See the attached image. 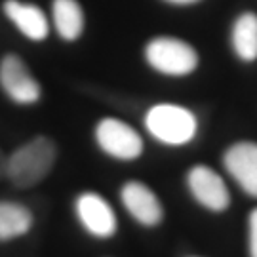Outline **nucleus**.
Returning <instances> with one entry per match:
<instances>
[{"label": "nucleus", "mask_w": 257, "mask_h": 257, "mask_svg": "<svg viewBox=\"0 0 257 257\" xmlns=\"http://www.w3.org/2000/svg\"><path fill=\"white\" fill-rule=\"evenodd\" d=\"M57 162V145L48 136H37L19 145L6 160V177L19 191L40 185Z\"/></svg>", "instance_id": "nucleus-1"}, {"label": "nucleus", "mask_w": 257, "mask_h": 257, "mask_svg": "<svg viewBox=\"0 0 257 257\" xmlns=\"http://www.w3.org/2000/svg\"><path fill=\"white\" fill-rule=\"evenodd\" d=\"M143 126L156 143L179 149L191 145L198 138L200 122L193 110L179 103H155L145 112Z\"/></svg>", "instance_id": "nucleus-2"}, {"label": "nucleus", "mask_w": 257, "mask_h": 257, "mask_svg": "<svg viewBox=\"0 0 257 257\" xmlns=\"http://www.w3.org/2000/svg\"><path fill=\"white\" fill-rule=\"evenodd\" d=\"M143 55L153 71L175 78L193 74L200 63L198 52L194 50L193 44L175 37L151 38L145 44Z\"/></svg>", "instance_id": "nucleus-3"}, {"label": "nucleus", "mask_w": 257, "mask_h": 257, "mask_svg": "<svg viewBox=\"0 0 257 257\" xmlns=\"http://www.w3.org/2000/svg\"><path fill=\"white\" fill-rule=\"evenodd\" d=\"M93 143L99 153L116 162H134L145 153V141L132 124L116 116H105L93 126Z\"/></svg>", "instance_id": "nucleus-4"}, {"label": "nucleus", "mask_w": 257, "mask_h": 257, "mask_svg": "<svg viewBox=\"0 0 257 257\" xmlns=\"http://www.w3.org/2000/svg\"><path fill=\"white\" fill-rule=\"evenodd\" d=\"M187 193L202 210L210 213H225L230 208L232 196L225 177L208 164H194L185 174Z\"/></svg>", "instance_id": "nucleus-5"}, {"label": "nucleus", "mask_w": 257, "mask_h": 257, "mask_svg": "<svg viewBox=\"0 0 257 257\" xmlns=\"http://www.w3.org/2000/svg\"><path fill=\"white\" fill-rule=\"evenodd\" d=\"M74 217L80 229L95 240H110L118 234V217L110 202L97 191H82L74 196Z\"/></svg>", "instance_id": "nucleus-6"}, {"label": "nucleus", "mask_w": 257, "mask_h": 257, "mask_svg": "<svg viewBox=\"0 0 257 257\" xmlns=\"http://www.w3.org/2000/svg\"><path fill=\"white\" fill-rule=\"evenodd\" d=\"M120 204L124 211L143 229H156L164 223L166 210L160 196L145 181L128 179L120 187Z\"/></svg>", "instance_id": "nucleus-7"}, {"label": "nucleus", "mask_w": 257, "mask_h": 257, "mask_svg": "<svg viewBox=\"0 0 257 257\" xmlns=\"http://www.w3.org/2000/svg\"><path fill=\"white\" fill-rule=\"evenodd\" d=\"M0 88L16 105H35L42 97V86L33 76L27 63L16 54L0 59Z\"/></svg>", "instance_id": "nucleus-8"}, {"label": "nucleus", "mask_w": 257, "mask_h": 257, "mask_svg": "<svg viewBox=\"0 0 257 257\" xmlns=\"http://www.w3.org/2000/svg\"><path fill=\"white\" fill-rule=\"evenodd\" d=\"M221 164L225 174L242 193L257 200V141H234L223 151Z\"/></svg>", "instance_id": "nucleus-9"}, {"label": "nucleus", "mask_w": 257, "mask_h": 257, "mask_svg": "<svg viewBox=\"0 0 257 257\" xmlns=\"http://www.w3.org/2000/svg\"><path fill=\"white\" fill-rule=\"evenodd\" d=\"M4 14L19 33L33 42H42L50 35V21L37 4H29L21 0H6Z\"/></svg>", "instance_id": "nucleus-10"}, {"label": "nucleus", "mask_w": 257, "mask_h": 257, "mask_svg": "<svg viewBox=\"0 0 257 257\" xmlns=\"http://www.w3.org/2000/svg\"><path fill=\"white\" fill-rule=\"evenodd\" d=\"M35 227L29 206L16 200H0V244L27 236Z\"/></svg>", "instance_id": "nucleus-11"}, {"label": "nucleus", "mask_w": 257, "mask_h": 257, "mask_svg": "<svg viewBox=\"0 0 257 257\" xmlns=\"http://www.w3.org/2000/svg\"><path fill=\"white\" fill-rule=\"evenodd\" d=\"M52 18H54L55 33L65 42H74L82 37L86 18H84L82 6L76 0H54Z\"/></svg>", "instance_id": "nucleus-12"}, {"label": "nucleus", "mask_w": 257, "mask_h": 257, "mask_svg": "<svg viewBox=\"0 0 257 257\" xmlns=\"http://www.w3.org/2000/svg\"><path fill=\"white\" fill-rule=\"evenodd\" d=\"M232 52L244 63H253L257 59V16L244 12L234 19L230 29Z\"/></svg>", "instance_id": "nucleus-13"}, {"label": "nucleus", "mask_w": 257, "mask_h": 257, "mask_svg": "<svg viewBox=\"0 0 257 257\" xmlns=\"http://www.w3.org/2000/svg\"><path fill=\"white\" fill-rule=\"evenodd\" d=\"M246 246H248V257H257V206L248 213Z\"/></svg>", "instance_id": "nucleus-14"}, {"label": "nucleus", "mask_w": 257, "mask_h": 257, "mask_svg": "<svg viewBox=\"0 0 257 257\" xmlns=\"http://www.w3.org/2000/svg\"><path fill=\"white\" fill-rule=\"evenodd\" d=\"M168 4H175V6H191V4H196L200 0H166Z\"/></svg>", "instance_id": "nucleus-15"}, {"label": "nucleus", "mask_w": 257, "mask_h": 257, "mask_svg": "<svg viewBox=\"0 0 257 257\" xmlns=\"http://www.w3.org/2000/svg\"><path fill=\"white\" fill-rule=\"evenodd\" d=\"M187 257H204V255H187Z\"/></svg>", "instance_id": "nucleus-16"}]
</instances>
